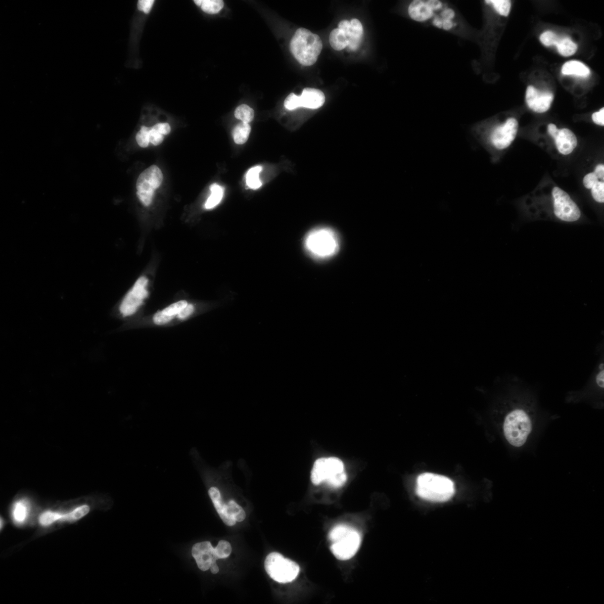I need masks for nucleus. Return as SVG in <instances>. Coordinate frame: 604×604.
I'll use <instances>...</instances> for the list:
<instances>
[{"instance_id": "1", "label": "nucleus", "mask_w": 604, "mask_h": 604, "mask_svg": "<svg viewBox=\"0 0 604 604\" xmlns=\"http://www.w3.org/2000/svg\"><path fill=\"white\" fill-rule=\"evenodd\" d=\"M408 13L413 20L430 24L444 31L451 32L458 26L456 11L440 0H414L410 4Z\"/></svg>"}, {"instance_id": "2", "label": "nucleus", "mask_w": 604, "mask_h": 604, "mask_svg": "<svg viewBox=\"0 0 604 604\" xmlns=\"http://www.w3.org/2000/svg\"><path fill=\"white\" fill-rule=\"evenodd\" d=\"M530 411L521 404H516L505 417L504 434L508 443L515 448L525 445L533 430Z\"/></svg>"}, {"instance_id": "3", "label": "nucleus", "mask_w": 604, "mask_h": 604, "mask_svg": "<svg viewBox=\"0 0 604 604\" xmlns=\"http://www.w3.org/2000/svg\"><path fill=\"white\" fill-rule=\"evenodd\" d=\"M455 492L453 481L443 475L425 473L418 478L417 493L422 499L445 502L452 498Z\"/></svg>"}, {"instance_id": "4", "label": "nucleus", "mask_w": 604, "mask_h": 604, "mask_svg": "<svg viewBox=\"0 0 604 604\" xmlns=\"http://www.w3.org/2000/svg\"><path fill=\"white\" fill-rule=\"evenodd\" d=\"M323 48L320 37L305 28H299L290 42L291 52L301 65L309 66L318 60Z\"/></svg>"}, {"instance_id": "5", "label": "nucleus", "mask_w": 604, "mask_h": 604, "mask_svg": "<svg viewBox=\"0 0 604 604\" xmlns=\"http://www.w3.org/2000/svg\"><path fill=\"white\" fill-rule=\"evenodd\" d=\"M331 543V551L339 560H348L357 554L361 546V534L352 527L346 525H337L328 534Z\"/></svg>"}, {"instance_id": "6", "label": "nucleus", "mask_w": 604, "mask_h": 604, "mask_svg": "<svg viewBox=\"0 0 604 604\" xmlns=\"http://www.w3.org/2000/svg\"><path fill=\"white\" fill-rule=\"evenodd\" d=\"M305 245L307 250L316 258L326 259L336 253L339 243L332 230L321 228L313 231L308 235Z\"/></svg>"}, {"instance_id": "7", "label": "nucleus", "mask_w": 604, "mask_h": 604, "mask_svg": "<svg viewBox=\"0 0 604 604\" xmlns=\"http://www.w3.org/2000/svg\"><path fill=\"white\" fill-rule=\"evenodd\" d=\"M265 569L273 580L285 584L293 581L300 571L299 565L289 559L285 558L279 553L273 552L265 560Z\"/></svg>"}, {"instance_id": "8", "label": "nucleus", "mask_w": 604, "mask_h": 604, "mask_svg": "<svg viewBox=\"0 0 604 604\" xmlns=\"http://www.w3.org/2000/svg\"><path fill=\"white\" fill-rule=\"evenodd\" d=\"M161 169L152 165L140 174L137 182V195L145 207L151 204L156 188L159 187L163 181Z\"/></svg>"}, {"instance_id": "9", "label": "nucleus", "mask_w": 604, "mask_h": 604, "mask_svg": "<svg viewBox=\"0 0 604 604\" xmlns=\"http://www.w3.org/2000/svg\"><path fill=\"white\" fill-rule=\"evenodd\" d=\"M552 195L554 199V212L557 217L568 222L580 219V210L566 192L555 187L552 190Z\"/></svg>"}, {"instance_id": "10", "label": "nucleus", "mask_w": 604, "mask_h": 604, "mask_svg": "<svg viewBox=\"0 0 604 604\" xmlns=\"http://www.w3.org/2000/svg\"><path fill=\"white\" fill-rule=\"evenodd\" d=\"M344 471L343 463L338 458H320L315 462L312 470L311 481L315 485H318Z\"/></svg>"}, {"instance_id": "11", "label": "nucleus", "mask_w": 604, "mask_h": 604, "mask_svg": "<svg viewBox=\"0 0 604 604\" xmlns=\"http://www.w3.org/2000/svg\"><path fill=\"white\" fill-rule=\"evenodd\" d=\"M325 101V96L322 91L316 89L306 88L303 90L301 96H297L294 93H291L286 98L284 106L289 110L298 107L316 109L322 106Z\"/></svg>"}, {"instance_id": "12", "label": "nucleus", "mask_w": 604, "mask_h": 604, "mask_svg": "<svg viewBox=\"0 0 604 604\" xmlns=\"http://www.w3.org/2000/svg\"><path fill=\"white\" fill-rule=\"evenodd\" d=\"M147 284L146 278H139L133 288L124 297L119 307L120 312L124 317L134 314L139 307L142 305L144 299L148 295L146 289Z\"/></svg>"}, {"instance_id": "13", "label": "nucleus", "mask_w": 604, "mask_h": 604, "mask_svg": "<svg viewBox=\"0 0 604 604\" xmlns=\"http://www.w3.org/2000/svg\"><path fill=\"white\" fill-rule=\"evenodd\" d=\"M518 130V122L516 119L510 118L505 123L496 127L490 137L491 142L499 149H504L510 146L515 139Z\"/></svg>"}, {"instance_id": "14", "label": "nucleus", "mask_w": 604, "mask_h": 604, "mask_svg": "<svg viewBox=\"0 0 604 604\" xmlns=\"http://www.w3.org/2000/svg\"><path fill=\"white\" fill-rule=\"evenodd\" d=\"M191 554L199 568L203 571L208 570L212 564L219 559L216 548L213 547L209 542L195 544L192 548Z\"/></svg>"}, {"instance_id": "15", "label": "nucleus", "mask_w": 604, "mask_h": 604, "mask_svg": "<svg viewBox=\"0 0 604 604\" xmlns=\"http://www.w3.org/2000/svg\"><path fill=\"white\" fill-rule=\"evenodd\" d=\"M554 98V95L550 92H540L532 86L527 88L526 103L535 112L543 113L549 110Z\"/></svg>"}, {"instance_id": "16", "label": "nucleus", "mask_w": 604, "mask_h": 604, "mask_svg": "<svg viewBox=\"0 0 604 604\" xmlns=\"http://www.w3.org/2000/svg\"><path fill=\"white\" fill-rule=\"evenodd\" d=\"M343 30L349 39L348 48L351 50H356L361 44L363 36V25L359 20L354 19L349 21L342 20L338 24V28Z\"/></svg>"}, {"instance_id": "17", "label": "nucleus", "mask_w": 604, "mask_h": 604, "mask_svg": "<svg viewBox=\"0 0 604 604\" xmlns=\"http://www.w3.org/2000/svg\"><path fill=\"white\" fill-rule=\"evenodd\" d=\"M557 148L564 155H567L573 151L577 145V137L567 128L559 130L554 139Z\"/></svg>"}, {"instance_id": "18", "label": "nucleus", "mask_w": 604, "mask_h": 604, "mask_svg": "<svg viewBox=\"0 0 604 604\" xmlns=\"http://www.w3.org/2000/svg\"><path fill=\"white\" fill-rule=\"evenodd\" d=\"M209 495L218 513L225 524L229 526L235 525L236 521L231 517L227 511V504L223 501L219 490L215 487H211L209 490Z\"/></svg>"}, {"instance_id": "19", "label": "nucleus", "mask_w": 604, "mask_h": 604, "mask_svg": "<svg viewBox=\"0 0 604 604\" xmlns=\"http://www.w3.org/2000/svg\"><path fill=\"white\" fill-rule=\"evenodd\" d=\"M562 73L564 75H575L586 78L590 75V71L584 63L577 61H570L564 64Z\"/></svg>"}, {"instance_id": "20", "label": "nucleus", "mask_w": 604, "mask_h": 604, "mask_svg": "<svg viewBox=\"0 0 604 604\" xmlns=\"http://www.w3.org/2000/svg\"><path fill=\"white\" fill-rule=\"evenodd\" d=\"M329 44L332 48L337 51L341 50L349 46V39L343 30L339 28L333 29L329 35Z\"/></svg>"}, {"instance_id": "21", "label": "nucleus", "mask_w": 604, "mask_h": 604, "mask_svg": "<svg viewBox=\"0 0 604 604\" xmlns=\"http://www.w3.org/2000/svg\"><path fill=\"white\" fill-rule=\"evenodd\" d=\"M194 2L209 14L218 13L224 6V2L221 0H195Z\"/></svg>"}, {"instance_id": "22", "label": "nucleus", "mask_w": 604, "mask_h": 604, "mask_svg": "<svg viewBox=\"0 0 604 604\" xmlns=\"http://www.w3.org/2000/svg\"><path fill=\"white\" fill-rule=\"evenodd\" d=\"M556 46L558 52L564 57L571 56L576 53L577 49V46L575 43L567 37H560Z\"/></svg>"}, {"instance_id": "23", "label": "nucleus", "mask_w": 604, "mask_h": 604, "mask_svg": "<svg viewBox=\"0 0 604 604\" xmlns=\"http://www.w3.org/2000/svg\"><path fill=\"white\" fill-rule=\"evenodd\" d=\"M29 504L26 500H22L16 502L12 510V516L17 523H23L28 515Z\"/></svg>"}, {"instance_id": "24", "label": "nucleus", "mask_w": 604, "mask_h": 604, "mask_svg": "<svg viewBox=\"0 0 604 604\" xmlns=\"http://www.w3.org/2000/svg\"><path fill=\"white\" fill-rule=\"evenodd\" d=\"M210 190L211 191V195L205 204V208L207 209H211L216 207L221 202L224 193V188L217 184H212L210 186Z\"/></svg>"}, {"instance_id": "25", "label": "nucleus", "mask_w": 604, "mask_h": 604, "mask_svg": "<svg viewBox=\"0 0 604 604\" xmlns=\"http://www.w3.org/2000/svg\"><path fill=\"white\" fill-rule=\"evenodd\" d=\"M251 128L248 123H239L233 131L234 141L238 144H243L247 142L250 134Z\"/></svg>"}, {"instance_id": "26", "label": "nucleus", "mask_w": 604, "mask_h": 604, "mask_svg": "<svg viewBox=\"0 0 604 604\" xmlns=\"http://www.w3.org/2000/svg\"><path fill=\"white\" fill-rule=\"evenodd\" d=\"M262 170L260 166L254 167L248 170L246 175V184L252 189H258L262 186L259 178V174Z\"/></svg>"}, {"instance_id": "27", "label": "nucleus", "mask_w": 604, "mask_h": 604, "mask_svg": "<svg viewBox=\"0 0 604 604\" xmlns=\"http://www.w3.org/2000/svg\"><path fill=\"white\" fill-rule=\"evenodd\" d=\"M227 511L229 515L235 521L241 522L245 520L246 513L243 509L233 500H230L227 504Z\"/></svg>"}, {"instance_id": "28", "label": "nucleus", "mask_w": 604, "mask_h": 604, "mask_svg": "<svg viewBox=\"0 0 604 604\" xmlns=\"http://www.w3.org/2000/svg\"><path fill=\"white\" fill-rule=\"evenodd\" d=\"M234 116L242 122L249 123L254 118V111L250 106L243 104L237 107L234 111Z\"/></svg>"}, {"instance_id": "29", "label": "nucleus", "mask_w": 604, "mask_h": 604, "mask_svg": "<svg viewBox=\"0 0 604 604\" xmlns=\"http://www.w3.org/2000/svg\"><path fill=\"white\" fill-rule=\"evenodd\" d=\"M485 2L492 5L501 15L508 16L511 11V3L508 0H486Z\"/></svg>"}, {"instance_id": "30", "label": "nucleus", "mask_w": 604, "mask_h": 604, "mask_svg": "<svg viewBox=\"0 0 604 604\" xmlns=\"http://www.w3.org/2000/svg\"><path fill=\"white\" fill-rule=\"evenodd\" d=\"M64 516L65 514L47 511L42 514L40 517V522L43 526H48L55 521L63 520Z\"/></svg>"}, {"instance_id": "31", "label": "nucleus", "mask_w": 604, "mask_h": 604, "mask_svg": "<svg viewBox=\"0 0 604 604\" xmlns=\"http://www.w3.org/2000/svg\"><path fill=\"white\" fill-rule=\"evenodd\" d=\"M187 305V302L186 301H179L172 304V305L166 308L165 309L162 311L161 312L165 315L170 317H174L175 315H177L180 314V313H181L184 308H186Z\"/></svg>"}, {"instance_id": "32", "label": "nucleus", "mask_w": 604, "mask_h": 604, "mask_svg": "<svg viewBox=\"0 0 604 604\" xmlns=\"http://www.w3.org/2000/svg\"><path fill=\"white\" fill-rule=\"evenodd\" d=\"M216 550L218 559H225L230 555L232 552V547L229 542L222 540L218 543Z\"/></svg>"}, {"instance_id": "33", "label": "nucleus", "mask_w": 604, "mask_h": 604, "mask_svg": "<svg viewBox=\"0 0 604 604\" xmlns=\"http://www.w3.org/2000/svg\"><path fill=\"white\" fill-rule=\"evenodd\" d=\"M149 128L143 126L141 127L140 130L137 133L136 140L137 143L141 147L145 148L148 147L149 143Z\"/></svg>"}, {"instance_id": "34", "label": "nucleus", "mask_w": 604, "mask_h": 604, "mask_svg": "<svg viewBox=\"0 0 604 604\" xmlns=\"http://www.w3.org/2000/svg\"><path fill=\"white\" fill-rule=\"evenodd\" d=\"M90 508L87 505H84L76 508L74 511L66 514L65 520L75 521L79 520L89 512Z\"/></svg>"}, {"instance_id": "35", "label": "nucleus", "mask_w": 604, "mask_h": 604, "mask_svg": "<svg viewBox=\"0 0 604 604\" xmlns=\"http://www.w3.org/2000/svg\"><path fill=\"white\" fill-rule=\"evenodd\" d=\"M591 189L594 199L599 203L604 202V183L599 181L594 184Z\"/></svg>"}, {"instance_id": "36", "label": "nucleus", "mask_w": 604, "mask_h": 604, "mask_svg": "<svg viewBox=\"0 0 604 604\" xmlns=\"http://www.w3.org/2000/svg\"><path fill=\"white\" fill-rule=\"evenodd\" d=\"M560 37L557 35L555 33L551 31H547L543 33L541 37V40L542 44L546 46H556L560 39Z\"/></svg>"}, {"instance_id": "37", "label": "nucleus", "mask_w": 604, "mask_h": 604, "mask_svg": "<svg viewBox=\"0 0 604 604\" xmlns=\"http://www.w3.org/2000/svg\"><path fill=\"white\" fill-rule=\"evenodd\" d=\"M347 480V475L345 471L338 473L329 479L326 482L327 485L333 488H339L343 486Z\"/></svg>"}, {"instance_id": "38", "label": "nucleus", "mask_w": 604, "mask_h": 604, "mask_svg": "<svg viewBox=\"0 0 604 604\" xmlns=\"http://www.w3.org/2000/svg\"><path fill=\"white\" fill-rule=\"evenodd\" d=\"M164 139V135L160 134L153 127L149 130V142L155 145L160 144Z\"/></svg>"}, {"instance_id": "39", "label": "nucleus", "mask_w": 604, "mask_h": 604, "mask_svg": "<svg viewBox=\"0 0 604 604\" xmlns=\"http://www.w3.org/2000/svg\"><path fill=\"white\" fill-rule=\"evenodd\" d=\"M173 319L174 317L165 315L160 311L156 313L154 316L153 321L156 325H162L169 323Z\"/></svg>"}, {"instance_id": "40", "label": "nucleus", "mask_w": 604, "mask_h": 604, "mask_svg": "<svg viewBox=\"0 0 604 604\" xmlns=\"http://www.w3.org/2000/svg\"><path fill=\"white\" fill-rule=\"evenodd\" d=\"M599 181V179L594 173L587 174L584 178L585 187L591 189L594 184Z\"/></svg>"}, {"instance_id": "41", "label": "nucleus", "mask_w": 604, "mask_h": 604, "mask_svg": "<svg viewBox=\"0 0 604 604\" xmlns=\"http://www.w3.org/2000/svg\"><path fill=\"white\" fill-rule=\"evenodd\" d=\"M153 0H140L138 2V8L140 11L148 14L154 3Z\"/></svg>"}, {"instance_id": "42", "label": "nucleus", "mask_w": 604, "mask_h": 604, "mask_svg": "<svg viewBox=\"0 0 604 604\" xmlns=\"http://www.w3.org/2000/svg\"><path fill=\"white\" fill-rule=\"evenodd\" d=\"M594 122L598 125L604 126V108H603L598 112L594 113L592 115Z\"/></svg>"}, {"instance_id": "43", "label": "nucleus", "mask_w": 604, "mask_h": 604, "mask_svg": "<svg viewBox=\"0 0 604 604\" xmlns=\"http://www.w3.org/2000/svg\"><path fill=\"white\" fill-rule=\"evenodd\" d=\"M153 127L163 135H168L171 131V127L168 123H158Z\"/></svg>"}, {"instance_id": "44", "label": "nucleus", "mask_w": 604, "mask_h": 604, "mask_svg": "<svg viewBox=\"0 0 604 604\" xmlns=\"http://www.w3.org/2000/svg\"><path fill=\"white\" fill-rule=\"evenodd\" d=\"M194 310V308L193 306L190 305H190H187V306L186 308H184L181 313L178 314V318L181 320L186 319L191 314H192V313L193 312Z\"/></svg>"}, {"instance_id": "45", "label": "nucleus", "mask_w": 604, "mask_h": 604, "mask_svg": "<svg viewBox=\"0 0 604 604\" xmlns=\"http://www.w3.org/2000/svg\"><path fill=\"white\" fill-rule=\"evenodd\" d=\"M594 173L595 175H596V176H597V177H598V179H600L602 180V182H604V165H602V164H601V165H598V166H597L596 169H595V171H594Z\"/></svg>"}, {"instance_id": "46", "label": "nucleus", "mask_w": 604, "mask_h": 604, "mask_svg": "<svg viewBox=\"0 0 604 604\" xmlns=\"http://www.w3.org/2000/svg\"><path fill=\"white\" fill-rule=\"evenodd\" d=\"M559 130L557 128L556 126L554 124H550L548 126V134H550L553 138L555 139L557 135L558 134Z\"/></svg>"}, {"instance_id": "47", "label": "nucleus", "mask_w": 604, "mask_h": 604, "mask_svg": "<svg viewBox=\"0 0 604 604\" xmlns=\"http://www.w3.org/2000/svg\"><path fill=\"white\" fill-rule=\"evenodd\" d=\"M210 569H211V571L213 574H216L219 572V568H218L216 563L212 564Z\"/></svg>"}]
</instances>
